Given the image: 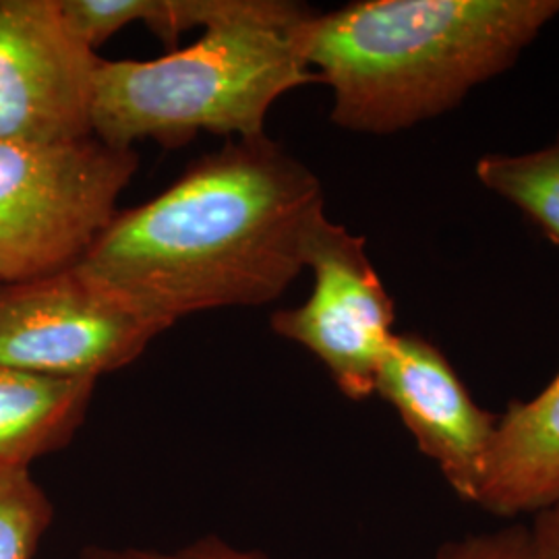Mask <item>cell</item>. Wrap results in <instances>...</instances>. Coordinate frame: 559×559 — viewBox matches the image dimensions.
<instances>
[{
    "instance_id": "cell-3",
    "label": "cell",
    "mask_w": 559,
    "mask_h": 559,
    "mask_svg": "<svg viewBox=\"0 0 559 559\" xmlns=\"http://www.w3.org/2000/svg\"><path fill=\"white\" fill-rule=\"evenodd\" d=\"M299 23L233 21L160 59H100L94 135L120 150L143 140L179 147L200 131L260 138L280 96L318 81L293 34Z\"/></svg>"
},
{
    "instance_id": "cell-1",
    "label": "cell",
    "mask_w": 559,
    "mask_h": 559,
    "mask_svg": "<svg viewBox=\"0 0 559 559\" xmlns=\"http://www.w3.org/2000/svg\"><path fill=\"white\" fill-rule=\"evenodd\" d=\"M325 216L321 182L265 133L230 140L154 200L119 214L75 265L83 278L170 328L221 307H260L305 270Z\"/></svg>"
},
{
    "instance_id": "cell-15",
    "label": "cell",
    "mask_w": 559,
    "mask_h": 559,
    "mask_svg": "<svg viewBox=\"0 0 559 559\" xmlns=\"http://www.w3.org/2000/svg\"><path fill=\"white\" fill-rule=\"evenodd\" d=\"M81 559H270L260 551L239 549L218 537H203L189 543L177 551L152 549H112V547H85Z\"/></svg>"
},
{
    "instance_id": "cell-5",
    "label": "cell",
    "mask_w": 559,
    "mask_h": 559,
    "mask_svg": "<svg viewBox=\"0 0 559 559\" xmlns=\"http://www.w3.org/2000/svg\"><path fill=\"white\" fill-rule=\"evenodd\" d=\"M168 330L106 295L75 267L0 284V365L60 378L98 380L141 357Z\"/></svg>"
},
{
    "instance_id": "cell-4",
    "label": "cell",
    "mask_w": 559,
    "mask_h": 559,
    "mask_svg": "<svg viewBox=\"0 0 559 559\" xmlns=\"http://www.w3.org/2000/svg\"><path fill=\"white\" fill-rule=\"evenodd\" d=\"M140 154L96 135L64 143L0 141V284L80 263L119 214Z\"/></svg>"
},
{
    "instance_id": "cell-7",
    "label": "cell",
    "mask_w": 559,
    "mask_h": 559,
    "mask_svg": "<svg viewBox=\"0 0 559 559\" xmlns=\"http://www.w3.org/2000/svg\"><path fill=\"white\" fill-rule=\"evenodd\" d=\"M98 62L60 0H0V141L92 138Z\"/></svg>"
},
{
    "instance_id": "cell-2",
    "label": "cell",
    "mask_w": 559,
    "mask_h": 559,
    "mask_svg": "<svg viewBox=\"0 0 559 559\" xmlns=\"http://www.w3.org/2000/svg\"><path fill=\"white\" fill-rule=\"evenodd\" d=\"M559 0H359L295 27L342 129L390 135L456 108L508 71Z\"/></svg>"
},
{
    "instance_id": "cell-9",
    "label": "cell",
    "mask_w": 559,
    "mask_h": 559,
    "mask_svg": "<svg viewBox=\"0 0 559 559\" xmlns=\"http://www.w3.org/2000/svg\"><path fill=\"white\" fill-rule=\"evenodd\" d=\"M559 503V373L526 402H510L498 420L475 506L519 519Z\"/></svg>"
},
{
    "instance_id": "cell-12",
    "label": "cell",
    "mask_w": 559,
    "mask_h": 559,
    "mask_svg": "<svg viewBox=\"0 0 559 559\" xmlns=\"http://www.w3.org/2000/svg\"><path fill=\"white\" fill-rule=\"evenodd\" d=\"M477 179L491 193L514 203L559 245V135L537 152L483 156Z\"/></svg>"
},
{
    "instance_id": "cell-13",
    "label": "cell",
    "mask_w": 559,
    "mask_h": 559,
    "mask_svg": "<svg viewBox=\"0 0 559 559\" xmlns=\"http://www.w3.org/2000/svg\"><path fill=\"white\" fill-rule=\"evenodd\" d=\"M55 506L29 468L0 466V559H34Z\"/></svg>"
},
{
    "instance_id": "cell-10",
    "label": "cell",
    "mask_w": 559,
    "mask_h": 559,
    "mask_svg": "<svg viewBox=\"0 0 559 559\" xmlns=\"http://www.w3.org/2000/svg\"><path fill=\"white\" fill-rule=\"evenodd\" d=\"M96 380H60L0 365V466L29 468L67 448L94 399Z\"/></svg>"
},
{
    "instance_id": "cell-6",
    "label": "cell",
    "mask_w": 559,
    "mask_h": 559,
    "mask_svg": "<svg viewBox=\"0 0 559 559\" xmlns=\"http://www.w3.org/2000/svg\"><path fill=\"white\" fill-rule=\"evenodd\" d=\"M305 267L313 270V295L276 311L272 330L313 353L346 399L373 396L396 309L365 239L321 216L307 240Z\"/></svg>"
},
{
    "instance_id": "cell-16",
    "label": "cell",
    "mask_w": 559,
    "mask_h": 559,
    "mask_svg": "<svg viewBox=\"0 0 559 559\" xmlns=\"http://www.w3.org/2000/svg\"><path fill=\"white\" fill-rule=\"evenodd\" d=\"M528 528L539 559H559V503L537 512Z\"/></svg>"
},
{
    "instance_id": "cell-14",
    "label": "cell",
    "mask_w": 559,
    "mask_h": 559,
    "mask_svg": "<svg viewBox=\"0 0 559 559\" xmlns=\"http://www.w3.org/2000/svg\"><path fill=\"white\" fill-rule=\"evenodd\" d=\"M433 559H539V556L526 524H506L496 531L445 540Z\"/></svg>"
},
{
    "instance_id": "cell-11",
    "label": "cell",
    "mask_w": 559,
    "mask_h": 559,
    "mask_svg": "<svg viewBox=\"0 0 559 559\" xmlns=\"http://www.w3.org/2000/svg\"><path fill=\"white\" fill-rule=\"evenodd\" d=\"M73 29L92 50L131 23H143L166 46L193 27H218L233 21L299 23L313 9L284 0H60Z\"/></svg>"
},
{
    "instance_id": "cell-8",
    "label": "cell",
    "mask_w": 559,
    "mask_h": 559,
    "mask_svg": "<svg viewBox=\"0 0 559 559\" xmlns=\"http://www.w3.org/2000/svg\"><path fill=\"white\" fill-rule=\"evenodd\" d=\"M376 394L396 408L460 500L475 503L500 415L473 400L440 348L417 334H394L378 369Z\"/></svg>"
}]
</instances>
